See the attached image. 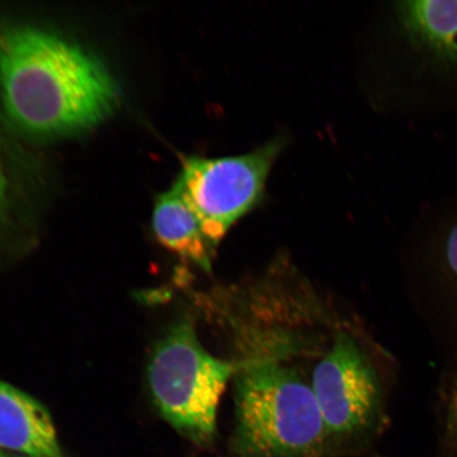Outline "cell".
<instances>
[{
  "mask_svg": "<svg viewBox=\"0 0 457 457\" xmlns=\"http://www.w3.org/2000/svg\"><path fill=\"white\" fill-rule=\"evenodd\" d=\"M237 441L253 457H312L329 434L301 356L311 340L288 325L234 322Z\"/></svg>",
  "mask_w": 457,
  "mask_h": 457,
  "instance_id": "cell-1",
  "label": "cell"
},
{
  "mask_svg": "<svg viewBox=\"0 0 457 457\" xmlns=\"http://www.w3.org/2000/svg\"><path fill=\"white\" fill-rule=\"evenodd\" d=\"M0 96L11 121L36 136L94 127L119 101L116 83L93 54L30 26L0 30Z\"/></svg>",
  "mask_w": 457,
  "mask_h": 457,
  "instance_id": "cell-2",
  "label": "cell"
},
{
  "mask_svg": "<svg viewBox=\"0 0 457 457\" xmlns=\"http://www.w3.org/2000/svg\"><path fill=\"white\" fill-rule=\"evenodd\" d=\"M234 374L236 364L211 355L191 320L182 319L154 351L148 384L164 419L204 443L214 436L221 394Z\"/></svg>",
  "mask_w": 457,
  "mask_h": 457,
  "instance_id": "cell-3",
  "label": "cell"
},
{
  "mask_svg": "<svg viewBox=\"0 0 457 457\" xmlns=\"http://www.w3.org/2000/svg\"><path fill=\"white\" fill-rule=\"evenodd\" d=\"M287 143V137L279 135L242 155L185 159L175 184L214 248L262 203L268 177Z\"/></svg>",
  "mask_w": 457,
  "mask_h": 457,
  "instance_id": "cell-4",
  "label": "cell"
},
{
  "mask_svg": "<svg viewBox=\"0 0 457 457\" xmlns=\"http://www.w3.org/2000/svg\"><path fill=\"white\" fill-rule=\"evenodd\" d=\"M312 386L329 436L361 431L378 412V376L361 345L347 330L336 331L312 369Z\"/></svg>",
  "mask_w": 457,
  "mask_h": 457,
  "instance_id": "cell-5",
  "label": "cell"
},
{
  "mask_svg": "<svg viewBox=\"0 0 457 457\" xmlns=\"http://www.w3.org/2000/svg\"><path fill=\"white\" fill-rule=\"evenodd\" d=\"M0 447L36 457H62L47 410L2 380Z\"/></svg>",
  "mask_w": 457,
  "mask_h": 457,
  "instance_id": "cell-6",
  "label": "cell"
},
{
  "mask_svg": "<svg viewBox=\"0 0 457 457\" xmlns=\"http://www.w3.org/2000/svg\"><path fill=\"white\" fill-rule=\"evenodd\" d=\"M400 25L414 47L457 68V0H410L398 5Z\"/></svg>",
  "mask_w": 457,
  "mask_h": 457,
  "instance_id": "cell-7",
  "label": "cell"
},
{
  "mask_svg": "<svg viewBox=\"0 0 457 457\" xmlns=\"http://www.w3.org/2000/svg\"><path fill=\"white\" fill-rule=\"evenodd\" d=\"M153 226L159 243L165 248L204 271H211V256L215 248L176 184L158 197Z\"/></svg>",
  "mask_w": 457,
  "mask_h": 457,
  "instance_id": "cell-8",
  "label": "cell"
},
{
  "mask_svg": "<svg viewBox=\"0 0 457 457\" xmlns=\"http://www.w3.org/2000/svg\"><path fill=\"white\" fill-rule=\"evenodd\" d=\"M445 255L451 267L457 276V224L450 232L447 245H445Z\"/></svg>",
  "mask_w": 457,
  "mask_h": 457,
  "instance_id": "cell-9",
  "label": "cell"
},
{
  "mask_svg": "<svg viewBox=\"0 0 457 457\" xmlns=\"http://www.w3.org/2000/svg\"><path fill=\"white\" fill-rule=\"evenodd\" d=\"M5 188H7V182H5V176L2 162V154H0V209H2L4 204Z\"/></svg>",
  "mask_w": 457,
  "mask_h": 457,
  "instance_id": "cell-10",
  "label": "cell"
},
{
  "mask_svg": "<svg viewBox=\"0 0 457 457\" xmlns=\"http://www.w3.org/2000/svg\"><path fill=\"white\" fill-rule=\"evenodd\" d=\"M0 457H2V453H0Z\"/></svg>",
  "mask_w": 457,
  "mask_h": 457,
  "instance_id": "cell-11",
  "label": "cell"
}]
</instances>
